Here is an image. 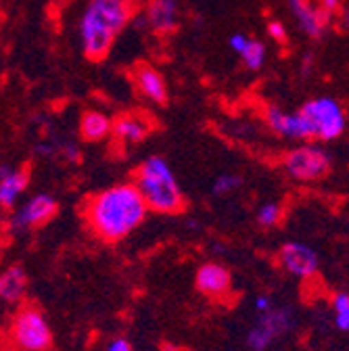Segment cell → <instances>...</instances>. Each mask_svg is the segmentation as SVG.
<instances>
[{"instance_id": "cell-21", "label": "cell", "mask_w": 349, "mask_h": 351, "mask_svg": "<svg viewBox=\"0 0 349 351\" xmlns=\"http://www.w3.org/2000/svg\"><path fill=\"white\" fill-rule=\"evenodd\" d=\"M243 184V178L239 173H232V171H226V173H220L217 178L213 180L211 184V193L215 197H226L230 193H234L237 189H241Z\"/></svg>"}, {"instance_id": "cell-4", "label": "cell", "mask_w": 349, "mask_h": 351, "mask_svg": "<svg viewBox=\"0 0 349 351\" xmlns=\"http://www.w3.org/2000/svg\"><path fill=\"white\" fill-rule=\"evenodd\" d=\"M310 143H330L337 141L347 128V113L343 105L328 95L305 101L299 109Z\"/></svg>"}, {"instance_id": "cell-18", "label": "cell", "mask_w": 349, "mask_h": 351, "mask_svg": "<svg viewBox=\"0 0 349 351\" xmlns=\"http://www.w3.org/2000/svg\"><path fill=\"white\" fill-rule=\"evenodd\" d=\"M27 293V274L23 266L13 263L0 276V297L5 303H19Z\"/></svg>"}, {"instance_id": "cell-13", "label": "cell", "mask_w": 349, "mask_h": 351, "mask_svg": "<svg viewBox=\"0 0 349 351\" xmlns=\"http://www.w3.org/2000/svg\"><path fill=\"white\" fill-rule=\"evenodd\" d=\"M29 186V169L25 165H9L0 167V205L3 209H13L19 197Z\"/></svg>"}, {"instance_id": "cell-12", "label": "cell", "mask_w": 349, "mask_h": 351, "mask_svg": "<svg viewBox=\"0 0 349 351\" xmlns=\"http://www.w3.org/2000/svg\"><path fill=\"white\" fill-rule=\"evenodd\" d=\"M195 287L205 297L220 299L230 293L232 289V274L228 268H224L217 261H205L195 274Z\"/></svg>"}, {"instance_id": "cell-26", "label": "cell", "mask_w": 349, "mask_h": 351, "mask_svg": "<svg viewBox=\"0 0 349 351\" xmlns=\"http://www.w3.org/2000/svg\"><path fill=\"white\" fill-rule=\"evenodd\" d=\"M339 23H341V27H343V29H347V32H349V5H345V7H343V11L339 13Z\"/></svg>"}, {"instance_id": "cell-9", "label": "cell", "mask_w": 349, "mask_h": 351, "mask_svg": "<svg viewBox=\"0 0 349 351\" xmlns=\"http://www.w3.org/2000/svg\"><path fill=\"white\" fill-rule=\"evenodd\" d=\"M134 23L151 34L167 36L180 23V3L178 0H149L143 13L134 17Z\"/></svg>"}, {"instance_id": "cell-25", "label": "cell", "mask_w": 349, "mask_h": 351, "mask_svg": "<svg viewBox=\"0 0 349 351\" xmlns=\"http://www.w3.org/2000/svg\"><path fill=\"white\" fill-rule=\"evenodd\" d=\"M105 351H134V347H132V343H130L128 339H113L107 347H105Z\"/></svg>"}, {"instance_id": "cell-24", "label": "cell", "mask_w": 349, "mask_h": 351, "mask_svg": "<svg viewBox=\"0 0 349 351\" xmlns=\"http://www.w3.org/2000/svg\"><path fill=\"white\" fill-rule=\"evenodd\" d=\"M253 305H255V312H257L259 316H264V314H268V312L274 310V303H272V299H270L268 295H257Z\"/></svg>"}, {"instance_id": "cell-23", "label": "cell", "mask_w": 349, "mask_h": 351, "mask_svg": "<svg viewBox=\"0 0 349 351\" xmlns=\"http://www.w3.org/2000/svg\"><path fill=\"white\" fill-rule=\"evenodd\" d=\"M312 3H316L330 17H337V13L343 11V0H312Z\"/></svg>"}, {"instance_id": "cell-2", "label": "cell", "mask_w": 349, "mask_h": 351, "mask_svg": "<svg viewBox=\"0 0 349 351\" xmlns=\"http://www.w3.org/2000/svg\"><path fill=\"white\" fill-rule=\"evenodd\" d=\"M134 17L132 0H88L77 19L82 53L93 61L107 57L119 34Z\"/></svg>"}, {"instance_id": "cell-11", "label": "cell", "mask_w": 349, "mask_h": 351, "mask_svg": "<svg viewBox=\"0 0 349 351\" xmlns=\"http://www.w3.org/2000/svg\"><path fill=\"white\" fill-rule=\"evenodd\" d=\"M264 121L270 128V132H274L276 136H282V138H289V141L310 143L308 128H305V121H303L299 111H287L282 107L270 105L264 111Z\"/></svg>"}, {"instance_id": "cell-6", "label": "cell", "mask_w": 349, "mask_h": 351, "mask_svg": "<svg viewBox=\"0 0 349 351\" xmlns=\"http://www.w3.org/2000/svg\"><path fill=\"white\" fill-rule=\"evenodd\" d=\"M330 165V155L316 143H301L282 157V169L297 182L322 180L324 176H328Z\"/></svg>"}, {"instance_id": "cell-10", "label": "cell", "mask_w": 349, "mask_h": 351, "mask_svg": "<svg viewBox=\"0 0 349 351\" xmlns=\"http://www.w3.org/2000/svg\"><path fill=\"white\" fill-rule=\"evenodd\" d=\"M278 261H280V268L295 276V278H312L318 272V253L305 243H285L278 251Z\"/></svg>"}, {"instance_id": "cell-8", "label": "cell", "mask_w": 349, "mask_h": 351, "mask_svg": "<svg viewBox=\"0 0 349 351\" xmlns=\"http://www.w3.org/2000/svg\"><path fill=\"white\" fill-rule=\"evenodd\" d=\"M59 203L53 195L38 193L29 197L21 207H17L9 219L11 230H32L49 224L51 219L57 215Z\"/></svg>"}, {"instance_id": "cell-22", "label": "cell", "mask_w": 349, "mask_h": 351, "mask_svg": "<svg viewBox=\"0 0 349 351\" xmlns=\"http://www.w3.org/2000/svg\"><path fill=\"white\" fill-rule=\"evenodd\" d=\"M266 32H268V36H270L274 42H287L289 32H287V25H285L280 19H272V21H268Z\"/></svg>"}, {"instance_id": "cell-7", "label": "cell", "mask_w": 349, "mask_h": 351, "mask_svg": "<svg viewBox=\"0 0 349 351\" xmlns=\"http://www.w3.org/2000/svg\"><path fill=\"white\" fill-rule=\"evenodd\" d=\"M295 328V312L289 305L274 307L272 312L259 316L247 335V347L251 351H266L278 337L289 335Z\"/></svg>"}, {"instance_id": "cell-15", "label": "cell", "mask_w": 349, "mask_h": 351, "mask_svg": "<svg viewBox=\"0 0 349 351\" xmlns=\"http://www.w3.org/2000/svg\"><path fill=\"white\" fill-rule=\"evenodd\" d=\"M228 47L234 55H239V59L243 61V65L251 71H259L266 65L268 59V47L261 40L251 38L243 32H237L228 38Z\"/></svg>"}, {"instance_id": "cell-19", "label": "cell", "mask_w": 349, "mask_h": 351, "mask_svg": "<svg viewBox=\"0 0 349 351\" xmlns=\"http://www.w3.org/2000/svg\"><path fill=\"white\" fill-rule=\"evenodd\" d=\"M280 219H282V205L278 201H268L257 207L255 222L261 228H274L280 224Z\"/></svg>"}, {"instance_id": "cell-16", "label": "cell", "mask_w": 349, "mask_h": 351, "mask_svg": "<svg viewBox=\"0 0 349 351\" xmlns=\"http://www.w3.org/2000/svg\"><path fill=\"white\" fill-rule=\"evenodd\" d=\"M134 86L145 101L153 105L167 103V82L163 73H159L153 65H139L134 71Z\"/></svg>"}, {"instance_id": "cell-20", "label": "cell", "mask_w": 349, "mask_h": 351, "mask_svg": "<svg viewBox=\"0 0 349 351\" xmlns=\"http://www.w3.org/2000/svg\"><path fill=\"white\" fill-rule=\"evenodd\" d=\"M333 320L339 330H349V293H337L333 297Z\"/></svg>"}, {"instance_id": "cell-17", "label": "cell", "mask_w": 349, "mask_h": 351, "mask_svg": "<svg viewBox=\"0 0 349 351\" xmlns=\"http://www.w3.org/2000/svg\"><path fill=\"white\" fill-rule=\"evenodd\" d=\"M80 136L86 143H101L113 136V117L101 109H88L80 117Z\"/></svg>"}, {"instance_id": "cell-1", "label": "cell", "mask_w": 349, "mask_h": 351, "mask_svg": "<svg viewBox=\"0 0 349 351\" xmlns=\"http://www.w3.org/2000/svg\"><path fill=\"white\" fill-rule=\"evenodd\" d=\"M149 211L134 182H119L86 201L84 219L97 239L117 243L132 234L147 219Z\"/></svg>"}, {"instance_id": "cell-3", "label": "cell", "mask_w": 349, "mask_h": 351, "mask_svg": "<svg viewBox=\"0 0 349 351\" xmlns=\"http://www.w3.org/2000/svg\"><path fill=\"white\" fill-rule=\"evenodd\" d=\"M136 189L141 191L143 199L147 201L149 209L153 213H165L173 215L180 213L184 209V193L173 176V169L169 163L159 157H147L134 171V180Z\"/></svg>"}, {"instance_id": "cell-14", "label": "cell", "mask_w": 349, "mask_h": 351, "mask_svg": "<svg viewBox=\"0 0 349 351\" xmlns=\"http://www.w3.org/2000/svg\"><path fill=\"white\" fill-rule=\"evenodd\" d=\"M151 119L143 113H121L113 119V138L121 147H134L151 134Z\"/></svg>"}, {"instance_id": "cell-5", "label": "cell", "mask_w": 349, "mask_h": 351, "mask_svg": "<svg viewBox=\"0 0 349 351\" xmlns=\"http://www.w3.org/2000/svg\"><path fill=\"white\" fill-rule=\"evenodd\" d=\"M9 339L19 351H49L53 347V330L36 305H21L11 318Z\"/></svg>"}]
</instances>
